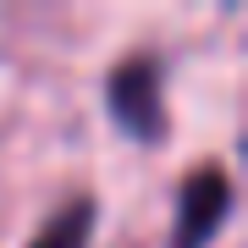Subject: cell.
I'll list each match as a JSON object with an SVG mask.
<instances>
[{
    "label": "cell",
    "instance_id": "1",
    "mask_svg": "<svg viewBox=\"0 0 248 248\" xmlns=\"http://www.w3.org/2000/svg\"><path fill=\"white\" fill-rule=\"evenodd\" d=\"M105 110L127 138L160 143L166 138V105H160V66L149 55H127L105 78Z\"/></svg>",
    "mask_w": 248,
    "mask_h": 248
},
{
    "label": "cell",
    "instance_id": "2",
    "mask_svg": "<svg viewBox=\"0 0 248 248\" xmlns=\"http://www.w3.org/2000/svg\"><path fill=\"white\" fill-rule=\"evenodd\" d=\"M232 215V177L221 166H193L182 177L177 193V232H171V248H204L221 232V221Z\"/></svg>",
    "mask_w": 248,
    "mask_h": 248
},
{
    "label": "cell",
    "instance_id": "3",
    "mask_svg": "<svg viewBox=\"0 0 248 248\" xmlns=\"http://www.w3.org/2000/svg\"><path fill=\"white\" fill-rule=\"evenodd\" d=\"M94 199H72V204H61V210L50 215V226L39 232L28 248H89V237H94Z\"/></svg>",
    "mask_w": 248,
    "mask_h": 248
}]
</instances>
